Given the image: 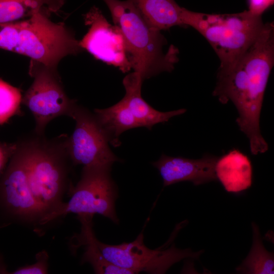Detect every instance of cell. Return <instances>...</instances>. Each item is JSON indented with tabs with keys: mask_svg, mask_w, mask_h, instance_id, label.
<instances>
[{
	"mask_svg": "<svg viewBox=\"0 0 274 274\" xmlns=\"http://www.w3.org/2000/svg\"><path fill=\"white\" fill-rule=\"evenodd\" d=\"M274 64V25L263 28L234 67L217 77L213 95L225 105L231 101L238 116L236 122L248 138L251 153H265L268 145L261 134L260 118L265 91Z\"/></svg>",
	"mask_w": 274,
	"mask_h": 274,
	"instance_id": "cell-1",
	"label": "cell"
},
{
	"mask_svg": "<svg viewBox=\"0 0 274 274\" xmlns=\"http://www.w3.org/2000/svg\"><path fill=\"white\" fill-rule=\"evenodd\" d=\"M102 1L124 37L132 68L143 81L174 70L179 60L178 49L172 45L165 50L167 42L161 31L146 20L132 0Z\"/></svg>",
	"mask_w": 274,
	"mask_h": 274,
	"instance_id": "cell-2",
	"label": "cell"
},
{
	"mask_svg": "<svg viewBox=\"0 0 274 274\" xmlns=\"http://www.w3.org/2000/svg\"><path fill=\"white\" fill-rule=\"evenodd\" d=\"M49 17L40 13L23 20L0 23V48L55 68L64 57L82 51L71 30Z\"/></svg>",
	"mask_w": 274,
	"mask_h": 274,
	"instance_id": "cell-3",
	"label": "cell"
},
{
	"mask_svg": "<svg viewBox=\"0 0 274 274\" xmlns=\"http://www.w3.org/2000/svg\"><path fill=\"white\" fill-rule=\"evenodd\" d=\"M183 24L203 36L220 62L217 77L230 71L255 40L264 23L248 10L234 14L198 13L183 8Z\"/></svg>",
	"mask_w": 274,
	"mask_h": 274,
	"instance_id": "cell-4",
	"label": "cell"
},
{
	"mask_svg": "<svg viewBox=\"0 0 274 274\" xmlns=\"http://www.w3.org/2000/svg\"><path fill=\"white\" fill-rule=\"evenodd\" d=\"M66 137L62 134L47 140L43 135L36 134L29 138L28 180L44 216L56 211L63 203L62 197L68 182V161L71 162L66 147Z\"/></svg>",
	"mask_w": 274,
	"mask_h": 274,
	"instance_id": "cell-5",
	"label": "cell"
},
{
	"mask_svg": "<svg viewBox=\"0 0 274 274\" xmlns=\"http://www.w3.org/2000/svg\"><path fill=\"white\" fill-rule=\"evenodd\" d=\"M112 165L83 166L81 178L72 188L71 197L56 211L44 216L39 221L44 225L69 213L93 216L97 214L115 224L119 219L115 210L118 197L117 186L111 177Z\"/></svg>",
	"mask_w": 274,
	"mask_h": 274,
	"instance_id": "cell-6",
	"label": "cell"
},
{
	"mask_svg": "<svg viewBox=\"0 0 274 274\" xmlns=\"http://www.w3.org/2000/svg\"><path fill=\"white\" fill-rule=\"evenodd\" d=\"M29 74L34 80L22 96V104L33 116L35 133L42 135L54 118L62 115L71 117L77 104L66 94L56 68L30 60Z\"/></svg>",
	"mask_w": 274,
	"mask_h": 274,
	"instance_id": "cell-7",
	"label": "cell"
},
{
	"mask_svg": "<svg viewBox=\"0 0 274 274\" xmlns=\"http://www.w3.org/2000/svg\"><path fill=\"white\" fill-rule=\"evenodd\" d=\"M94 241L104 257L112 263L134 273H164L174 264L190 258L198 259L203 250L193 251L190 248L180 249L173 244L169 248L153 250L144 243L141 232L132 242L118 245L102 243L94 236Z\"/></svg>",
	"mask_w": 274,
	"mask_h": 274,
	"instance_id": "cell-8",
	"label": "cell"
},
{
	"mask_svg": "<svg viewBox=\"0 0 274 274\" xmlns=\"http://www.w3.org/2000/svg\"><path fill=\"white\" fill-rule=\"evenodd\" d=\"M29 138L17 142V149L0 176V204L11 215L39 223L44 213L28 180Z\"/></svg>",
	"mask_w": 274,
	"mask_h": 274,
	"instance_id": "cell-9",
	"label": "cell"
},
{
	"mask_svg": "<svg viewBox=\"0 0 274 274\" xmlns=\"http://www.w3.org/2000/svg\"><path fill=\"white\" fill-rule=\"evenodd\" d=\"M71 118L75 121V127L72 135H67L66 147L73 165L112 166L121 161L112 151L94 113L77 105Z\"/></svg>",
	"mask_w": 274,
	"mask_h": 274,
	"instance_id": "cell-10",
	"label": "cell"
},
{
	"mask_svg": "<svg viewBox=\"0 0 274 274\" xmlns=\"http://www.w3.org/2000/svg\"><path fill=\"white\" fill-rule=\"evenodd\" d=\"M84 21L89 29L79 41L83 50L123 73L132 68L131 56L120 30L108 21L99 8L92 7L84 15Z\"/></svg>",
	"mask_w": 274,
	"mask_h": 274,
	"instance_id": "cell-11",
	"label": "cell"
},
{
	"mask_svg": "<svg viewBox=\"0 0 274 274\" xmlns=\"http://www.w3.org/2000/svg\"><path fill=\"white\" fill-rule=\"evenodd\" d=\"M218 158L208 154L199 159L172 157L162 154L152 164L159 172L164 187L184 181L198 186L217 180L215 165Z\"/></svg>",
	"mask_w": 274,
	"mask_h": 274,
	"instance_id": "cell-12",
	"label": "cell"
},
{
	"mask_svg": "<svg viewBox=\"0 0 274 274\" xmlns=\"http://www.w3.org/2000/svg\"><path fill=\"white\" fill-rule=\"evenodd\" d=\"M143 81L140 75L134 71L125 76L123 81L125 93L122 99L140 127L151 129L157 124L166 122L172 118L186 112L185 109L160 112L152 108L142 96Z\"/></svg>",
	"mask_w": 274,
	"mask_h": 274,
	"instance_id": "cell-13",
	"label": "cell"
},
{
	"mask_svg": "<svg viewBox=\"0 0 274 274\" xmlns=\"http://www.w3.org/2000/svg\"><path fill=\"white\" fill-rule=\"evenodd\" d=\"M215 174L228 192H241L249 188L252 184L251 162L247 155L236 149L218 158Z\"/></svg>",
	"mask_w": 274,
	"mask_h": 274,
	"instance_id": "cell-14",
	"label": "cell"
},
{
	"mask_svg": "<svg viewBox=\"0 0 274 274\" xmlns=\"http://www.w3.org/2000/svg\"><path fill=\"white\" fill-rule=\"evenodd\" d=\"M81 223V233L77 238L79 247L85 245V252L82 257V263H88L92 266L95 273L101 274H133L132 271L119 267L108 260L103 255L94 241L95 235L92 229V216H78Z\"/></svg>",
	"mask_w": 274,
	"mask_h": 274,
	"instance_id": "cell-15",
	"label": "cell"
},
{
	"mask_svg": "<svg viewBox=\"0 0 274 274\" xmlns=\"http://www.w3.org/2000/svg\"><path fill=\"white\" fill-rule=\"evenodd\" d=\"M146 20L159 30L182 25L183 8L175 0H132Z\"/></svg>",
	"mask_w": 274,
	"mask_h": 274,
	"instance_id": "cell-16",
	"label": "cell"
},
{
	"mask_svg": "<svg viewBox=\"0 0 274 274\" xmlns=\"http://www.w3.org/2000/svg\"><path fill=\"white\" fill-rule=\"evenodd\" d=\"M93 113L110 143L115 147L120 145L119 138L123 132L140 127L123 99L109 108L95 109Z\"/></svg>",
	"mask_w": 274,
	"mask_h": 274,
	"instance_id": "cell-17",
	"label": "cell"
},
{
	"mask_svg": "<svg viewBox=\"0 0 274 274\" xmlns=\"http://www.w3.org/2000/svg\"><path fill=\"white\" fill-rule=\"evenodd\" d=\"M65 0H0V23L23 20L42 13L50 16Z\"/></svg>",
	"mask_w": 274,
	"mask_h": 274,
	"instance_id": "cell-18",
	"label": "cell"
},
{
	"mask_svg": "<svg viewBox=\"0 0 274 274\" xmlns=\"http://www.w3.org/2000/svg\"><path fill=\"white\" fill-rule=\"evenodd\" d=\"M253 243L249 254L236 268V271L248 274L273 273V253L267 251L263 245L258 226L252 223Z\"/></svg>",
	"mask_w": 274,
	"mask_h": 274,
	"instance_id": "cell-19",
	"label": "cell"
},
{
	"mask_svg": "<svg viewBox=\"0 0 274 274\" xmlns=\"http://www.w3.org/2000/svg\"><path fill=\"white\" fill-rule=\"evenodd\" d=\"M22 96L20 89L0 78V125L15 115H20Z\"/></svg>",
	"mask_w": 274,
	"mask_h": 274,
	"instance_id": "cell-20",
	"label": "cell"
},
{
	"mask_svg": "<svg viewBox=\"0 0 274 274\" xmlns=\"http://www.w3.org/2000/svg\"><path fill=\"white\" fill-rule=\"evenodd\" d=\"M49 255L42 250L36 255V262L31 265L20 267L11 272L13 274H45L48 273Z\"/></svg>",
	"mask_w": 274,
	"mask_h": 274,
	"instance_id": "cell-21",
	"label": "cell"
},
{
	"mask_svg": "<svg viewBox=\"0 0 274 274\" xmlns=\"http://www.w3.org/2000/svg\"><path fill=\"white\" fill-rule=\"evenodd\" d=\"M17 147V142L11 143L0 142V176L5 170Z\"/></svg>",
	"mask_w": 274,
	"mask_h": 274,
	"instance_id": "cell-22",
	"label": "cell"
},
{
	"mask_svg": "<svg viewBox=\"0 0 274 274\" xmlns=\"http://www.w3.org/2000/svg\"><path fill=\"white\" fill-rule=\"evenodd\" d=\"M274 3V0H249L248 11L252 14L261 16Z\"/></svg>",
	"mask_w": 274,
	"mask_h": 274,
	"instance_id": "cell-23",
	"label": "cell"
}]
</instances>
